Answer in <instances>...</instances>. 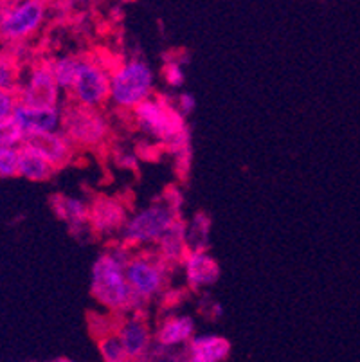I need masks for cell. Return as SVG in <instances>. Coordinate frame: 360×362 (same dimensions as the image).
Wrapping results in <instances>:
<instances>
[{"label": "cell", "instance_id": "cell-24", "mask_svg": "<svg viewBox=\"0 0 360 362\" xmlns=\"http://www.w3.org/2000/svg\"><path fill=\"white\" fill-rule=\"evenodd\" d=\"M98 350L103 362H132L127 350H124L123 342L119 341L115 334L98 339Z\"/></svg>", "mask_w": 360, "mask_h": 362}, {"label": "cell", "instance_id": "cell-7", "mask_svg": "<svg viewBox=\"0 0 360 362\" xmlns=\"http://www.w3.org/2000/svg\"><path fill=\"white\" fill-rule=\"evenodd\" d=\"M47 15L49 4L40 0L8 2L0 28V42H4L6 45L25 44L42 29Z\"/></svg>", "mask_w": 360, "mask_h": 362}, {"label": "cell", "instance_id": "cell-36", "mask_svg": "<svg viewBox=\"0 0 360 362\" xmlns=\"http://www.w3.org/2000/svg\"><path fill=\"white\" fill-rule=\"evenodd\" d=\"M186 362H200V361H193V358H187L186 357Z\"/></svg>", "mask_w": 360, "mask_h": 362}, {"label": "cell", "instance_id": "cell-6", "mask_svg": "<svg viewBox=\"0 0 360 362\" xmlns=\"http://www.w3.org/2000/svg\"><path fill=\"white\" fill-rule=\"evenodd\" d=\"M177 218L180 216L175 215L166 204L157 200V202L139 209L128 218L127 226L121 233V242L130 247L132 251L134 249L141 251L150 245H157L158 240L163 238L164 233Z\"/></svg>", "mask_w": 360, "mask_h": 362}, {"label": "cell", "instance_id": "cell-21", "mask_svg": "<svg viewBox=\"0 0 360 362\" xmlns=\"http://www.w3.org/2000/svg\"><path fill=\"white\" fill-rule=\"evenodd\" d=\"M22 74H24L22 64L8 49H2L0 51V90L16 94L20 83H22Z\"/></svg>", "mask_w": 360, "mask_h": 362}, {"label": "cell", "instance_id": "cell-16", "mask_svg": "<svg viewBox=\"0 0 360 362\" xmlns=\"http://www.w3.org/2000/svg\"><path fill=\"white\" fill-rule=\"evenodd\" d=\"M51 207L54 215L59 220H64L71 227V231L78 236H83L85 231L92 233L91 226H88V202L78 199V197L56 193L51 197Z\"/></svg>", "mask_w": 360, "mask_h": 362}, {"label": "cell", "instance_id": "cell-20", "mask_svg": "<svg viewBox=\"0 0 360 362\" xmlns=\"http://www.w3.org/2000/svg\"><path fill=\"white\" fill-rule=\"evenodd\" d=\"M81 62H83V56L81 54H65L51 60L52 74H54V80L58 83L59 90L71 92V88L74 87L76 78H78Z\"/></svg>", "mask_w": 360, "mask_h": 362}, {"label": "cell", "instance_id": "cell-19", "mask_svg": "<svg viewBox=\"0 0 360 362\" xmlns=\"http://www.w3.org/2000/svg\"><path fill=\"white\" fill-rule=\"evenodd\" d=\"M56 168L28 144L18 148V175L31 182H45L54 175Z\"/></svg>", "mask_w": 360, "mask_h": 362}, {"label": "cell", "instance_id": "cell-12", "mask_svg": "<svg viewBox=\"0 0 360 362\" xmlns=\"http://www.w3.org/2000/svg\"><path fill=\"white\" fill-rule=\"evenodd\" d=\"M180 265L190 291L200 292L220 279V265L207 251H190Z\"/></svg>", "mask_w": 360, "mask_h": 362}, {"label": "cell", "instance_id": "cell-15", "mask_svg": "<svg viewBox=\"0 0 360 362\" xmlns=\"http://www.w3.org/2000/svg\"><path fill=\"white\" fill-rule=\"evenodd\" d=\"M24 144L36 150L45 160L52 164L56 170L67 166L74 159L76 148L71 141L67 139L64 132H52V134H44V136L25 137Z\"/></svg>", "mask_w": 360, "mask_h": 362}, {"label": "cell", "instance_id": "cell-9", "mask_svg": "<svg viewBox=\"0 0 360 362\" xmlns=\"http://www.w3.org/2000/svg\"><path fill=\"white\" fill-rule=\"evenodd\" d=\"M69 94L72 103L101 110L110 101V72L98 64L94 56H83L74 87Z\"/></svg>", "mask_w": 360, "mask_h": 362}, {"label": "cell", "instance_id": "cell-17", "mask_svg": "<svg viewBox=\"0 0 360 362\" xmlns=\"http://www.w3.org/2000/svg\"><path fill=\"white\" fill-rule=\"evenodd\" d=\"M155 252L171 267L180 265L184 262L190 252V247H187V222H184L182 216L175 220L163 238L158 240Z\"/></svg>", "mask_w": 360, "mask_h": 362}, {"label": "cell", "instance_id": "cell-13", "mask_svg": "<svg viewBox=\"0 0 360 362\" xmlns=\"http://www.w3.org/2000/svg\"><path fill=\"white\" fill-rule=\"evenodd\" d=\"M194 337V319L187 314H171L161 319L153 332V344L166 350L187 346Z\"/></svg>", "mask_w": 360, "mask_h": 362}, {"label": "cell", "instance_id": "cell-30", "mask_svg": "<svg viewBox=\"0 0 360 362\" xmlns=\"http://www.w3.org/2000/svg\"><path fill=\"white\" fill-rule=\"evenodd\" d=\"M134 150L135 153H137L139 160H146V163H155V160L161 159V156L164 153L163 146L151 139L139 141V143L135 144Z\"/></svg>", "mask_w": 360, "mask_h": 362}, {"label": "cell", "instance_id": "cell-3", "mask_svg": "<svg viewBox=\"0 0 360 362\" xmlns=\"http://www.w3.org/2000/svg\"><path fill=\"white\" fill-rule=\"evenodd\" d=\"M155 94V72L143 58L121 62L110 72V101L121 110H134Z\"/></svg>", "mask_w": 360, "mask_h": 362}, {"label": "cell", "instance_id": "cell-22", "mask_svg": "<svg viewBox=\"0 0 360 362\" xmlns=\"http://www.w3.org/2000/svg\"><path fill=\"white\" fill-rule=\"evenodd\" d=\"M211 233V218L206 213H197L191 222H187V247L190 251H207Z\"/></svg>", "mask_w": 360, "mask_h": 362}, {"label": "cell", "instance_id": "cell-5", "mask_svg": "<svg viewBox=\"0 0 360 362\" xmlns=\"http://www.w3.org/2000/svg\"><path fill=\"white\" fill-rule=\"evenodd\" d=\"M62 132L74 148L98 150L108 143L110 123L98 108L81 107L71 101L67 107L62 108Z\"/></svg>", "mask_w": 360, "mask_h": 362}, {"label": "cell", "instance_id": "cell-33", "mask_svg": "<svg viewBox=\"0 0 360 362\" xmlns=\"http://www.w3.org/2000/svg\"><path fill=\"white\" fill-rule=\"evenodd\" d=\"M175 159V173L180 180H186L187 175H190L191 163H193V150L182 151L178 156L173 157Z\"/></svg>", "mask_w": 360, "mask_h": 362}, {"label": "cell", "instance_id": "cell-32", "mask_svg": "<svg viewBox=\"0 0 360 362\" xmlns=\"http://www.w3.org/2000/svg\"><path fill=\"white\" fill-rule=\"evenodd\" d=\"M18 107V98L15 92L0 90V121L9 119Z\"/></svg>", "mask_w": 360, "mask_h": 362}, {"label": "cell", "instance_id": "cell-14", "mask_svg": "<svg viewBox=\"0 0 360 362\" xmlns=\"http://www.w3.org/2000/svg\"><path fill=\"white\" fill-rule=\"evenodd\" d=\"M15 121L25 137L44 136V134H52V132L62 130V108H35L20 105L13 114Z\"/></svg>", "mask_w": 360, "mask_h": 362}, {"label": "cell", "instance_id": "cell-35", "mask_svg": "<svg viewBox=\"0 0 360 362\" xmlns=\"http://www.w3.org/2000/svg\"><path fill=\"white\" fill-rule=\"evenodd\" d=\"M49 362H74V361H71V358H67V357H58V358H54V361H49Z\"/></svg>", "mask_w": 360, "mask_h": 362}, {"label": "cell", "instance_id": "cell-10", "mask_svg": "<svg viewBox=\"0 0 360 362\" xmlns=\"http://www.w3.org/2000/svg\"><path fill=\"white\" fill-rule=\"evenodd\" d=\"M128 218L130 215L123 200L98 195L88 202V226L94 236H103V238L121 236Z\"/></svg>", "mask_w": 360, "mask_h": 362}, {"label": "cell", "instance_id": "cell-23", "mask_svg": "<svg viewBox=\"0 0 360 362\" xmlns=\"http://www.w3.org/2000/svg\"><path fill=\"white\" fill-rule=\"evenodd\" d=\"M123 315L112 314V312H88V328L91 334L94 335L95 341L105 335L117 334L119 322Z\"/></svg>", "mask_w": 360, "mask_h": 362}, {"label": "cell", "instance_id": "cell-34", "mask_svg": "<svg viewBox=\"0 0 360 362\" xmlns=\"http://www.w3.org/2000/svg\"><path fill=\"white\" fill-rule=\"evenodd\" d=\"M171 103H173L175 110H177L178 114H182L184 117H186L187 114H191V112L194 110V107H197L194 98L191 96V94H186V92L177 94V96H171Z\"/></svg>", "mask_w": 360, "mask_h": 362}, {"label": "cell", "instance_id": "cell-28", "mask_svg": "<svg viewBox=\"0 0 360 362\" xmlns=\"http://www.w3.org/2000/svg\"><path fill=\"white\" fill-rule=\"evenodd\" d=\"M16 175H18V150L0 146V177L8 179Z\"/></svg>", "mask_w": 360, "mask_h": 362}, {"label": "cell", "instance_id": "cell-8", "mask_svg": "<svg viewBox=\"0 0 360 362\" xmlns=\"http://www.w3.org/2000/svg\"><path fill=\"white\" fill-rule=\"evenodd\" d=\"M59 90L51 69V60H40L22 74V83L16 90L20 105L35 108L59 107Z\"/></svg>", "mask_w": 360, "mask_h": 362}, {"label": "cell", "instance_id": "cell-29", "mask_svg": "<svg viewBox=\"0 0 360 362\" xmlns=\"http://www.w3.org/2000/svg\"><path fill=\"white\" fill-rule=\"evenodd\" d=\"M137 362H186V351L166 350L153 344V348Z\"/></svg>", "mask_w": 360, "mask_h": 362}, {"label": "cell", "instance_id": "cell-2", "mask_svg": "<svg viewBox=\"0 0 360 362\" xmlns=\"http://www.w3.org/2000/svg\"><path fill=\"white\" fill-rule=\"evenodd\" d=\"M132 121L148 139L163 146L171 156L191 150V132L186 117L175 110L170 94H153L132 110Z\"/></svg>", "mask_w": 360, "mask_h": 362}, {"label": "cell", "instance_id": "cell-26", "mask_svg": "<svg viewBox=\"0 0 360 362\" xmlns=\"http://www.w3.org/2000/svg\"><path fill=\"white\" fill-rule=\"evenodd\" d=\"M112 160L117 168L128 171H137L139 170V157L135 153L134 148H128L124 144H114L110 148Z\"/></svg>", "mask_w": 360, "mask_h": 362}, {"label": "cell", "instance_id": "cell-27", "mask_svg": "<svg viewBox=\"0 0 360 362\" xmlns=\"http://www.w3.org/2000/svg\"><path fill=\"white\" fill-rule=\"evenodd\" d=\"M161 78L164 83L170 88H180L186 81V72H184V65L177 64L173 60H166V64L161 69Z\"/></svg>", "mask_w": 360, "mask_h": 362}, {"label": "cell", "instance_id": "cell-31", "mask_svg": "<svg viewBox=\"0 0 360 362\" xmlns=\"http://www.w3.org/2000/svg\"><path fill=\"white\" fill-rule=\"evenodd\" d=\"M161 202L166 204L168 207H170L171 211L175 213V215L180 216V213H182V206H184V195H182V189L177 186H170L164 192L163 199H161Z\"/></svg>", "mask_w": 360, "mask_h": 362}, {"label": "cell", "instance_id": "cell-25", "mask_svg": "<svg viewBox=\"0 0 360 362\" xmlns=\"http://www.w3.org/2000/svg\"><path fill=\"white\" fill-rule=\"evenodd\" d=\"M24 141L25 134L22 132V128L18 127L15 117L0 121V146L16 148V150H18V148L24 144Z\"/></svg>", "mask_w": 360, "mask_h": 362}, {"label": "cell", "instance_id": "cell-1", "mask_svg": "<svg viewBox=\"0 0 360 362\" xmlns=\"http://www.w3.org/2000/svg\"><path fill=\"white\" fill-rule=\"evenodd\" d=\"M130 247L123 242L112 243L95 258L91 271V294L107 312L117 315L144 312L139 308L127 281V263L132 256Z\"/></svg>", "mask_w": 360, "mask_h": 362}, {"label": "cell", "instance_id": "cell-4", "mask_svg": "<svg viewBox=\"0 0 360 362\" xmlns=\"http://www.w3.org/2000/svg\"><path fill=\"white\" fill-rule=\"evenodd\" d=\"M170 269V263L164 262L155 252V249L153 251L141 249V251L132 252L124 272H127V281L130 285L132 294L141 310L148 307V303L166 292Z\"/></svg>", "mask_w": 360, "mask_h": 362}, {"label": "cell", "instance_id": "cell-18", "mask_svg": "<svg viewBox=\"0 0 360 362\" xmlns=\"http://www.w3.org/2000/svg\"><path fill=\"white\" fill-rule=\"evenodd\" d=\"M229 354V339L214 334L194 335L186 346V357L200 362H223Z\"/></svg>", "mask_w": 360, "mask_h": 362}, {"label": "cell", "instance_id": "cell-11", "mask_svg": "<svg viewBox=\"0 0 360 362\" xmlns=\"http://www.w3.org/2000/svg\"><path fill=\"white\" fill-rule=\"evenodd\" d=\"M132 362H137L153 348V332L144 312H135L121 317L117 334Z\"/></svg>", "mask_w": 360, "mask_h": 362}]
</instances>
